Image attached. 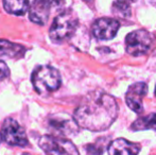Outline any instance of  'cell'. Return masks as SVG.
Segmentation results:
<instances>
[{"mask_svg":"<svg viewBox=\"0 0 156 155\" xmlns=\"http://www.w3.org/2000/svg\"><path fill=\"white\" fill-rule=\"evenodd\" d=\"M61 82L58 70L49 65L37 67L32 75V84L39 95H47L58 89Z\"/></svg>","mask_w":156,"mask_h":155,"instance_id":"3957f363","label":"cell"},{"mask_svg":"<svg viewBox=\"0 0 156 155\" xmlns=\"http://www.w3.org/2000/svg\"><path fill=\"white\" fill-rule=\"evenodd\" d=\"M129 1H132V2H135V1H136V0H129Z\"/></svg>","mask_w":156,"mask_h":155,"instance_id":"ffe728a7","label":"cell"},{"mask_svg":"<svg viewBox=\"0 0 156 155\" xmlns=\"http://www.w3.org/2000/svg\"><path fill=\"white\" fill-rule=\"evenodd\" d=\"M26 49L18 44L0 39V60L1 58H19L23 56Z\"/></svg>","mask_w":156,"mask_h":155,"instance_id":"7c38bea8","label":"cell"},{"mask_svg":"<svg viewBox=\"0 0 156 155\" xmlns=\"http://www.w3.org/2000/svg\"><path fill=\"white\" fill-rule=\"evenodd\" d=\"M78 17L71 10L64 11L54 18L49 30V36L53 43L61 44L73 35L78 28Z\"/></svg>","mask_w":156,"mask_h":155,"instance_id":"7a4b0ae2","label":"cell"},{"mask_svg":"<svg viewBox=\"0 0 156 155\" xmlns=\"http://www.w3.org/2000/svg\"><path fill=\"white\" fill-rule=\"evenodd\" d=\"M133 131H142V130H154L156 131V113L150 114L148 116L138 118L131 125Z\"/></svg>","mask_w":156,"mask_h":155,"instance_id":"5bb4252c","label":"cell"},{"mask_svg":"<svg viewBox=\"0 0 156 155\" xmlns=\"http://www.w3.org/2000/svg\"><path fill=\"white\" fill-rule=\"evenodd\" d=\"M112 9L117 16L122 17V18H127L131 16V8L129 3H126L125 1H116Z\"/></svg>","mask_w":156,"mask_h":155,"instance_id":"9a60e30c","label":"cell"},{"mask_svg":"<svg viewBox=\"0 0 156 155\" xmlns=\"http://www.w3.org/2000/svg\"><path fill=\"white\" fill-rule=\"evenodd\" d=\"M1 136L2 140L9 146L25 148L28 145V137L23 128L12 118H8L3 122Z\"/></svg>","mask_w":156,"mask_h":155,"instance_id":"8992f818","label":"cell"},{"mask_svg":"<svg viewBox=\"0 0 156 155\" xmlns=\"http://www.w3.org/2000/svg\"><path fill=\"white\" fill-rule=\"evenodd\" d=\"M51 8V4L48 0H34L29 11L31 21L37 25H45L49 18Z\"/></svg>","mask_w":156,"mask_h":155,"instance_id":"30bf717a","label":"cell"},{"mask_svg":"<svg viewBox=\"0 0 156 155\" xmlns=\"http://www.w3.org/2000/svg\"><path fill=\"white\" fill-rule=\"evenodd\" d=\"M1 140H2V136H1V133H0V143H1Z\"/></svg>","mask_w":156,"mask_h":155,"instance_id":"d6986e66","label":"cell"},{"mask_svg":"<svg viewBox=\"0 0 156 155\" xmlns=\"http://www.w3.org/2000/svg\"><path fill=\"white\" fill-rule=\"evenodd\" d=\"M154 41L153 35L147 30H135L125 37V49L129 54L138 56L146 54Z\"/></svg>","mask_w":156,"mask_h":155,"instance_id":"277c9868","label":"cell"},{"mask_svg":"<svg viewBox=\"0 0 156 155\" xmlns=\"http://www.w3.org/2000/svg\"><path fill=\"white\" fill-rule=\"evenodd\" d=\"M107 152L111 155H115V154L135 155L140 152V145L127 141L123 138H119L112 141L111 145L108 146Z\"/></svg>","mask_w":156,"mask_h":155,"instance_id":"8fae6325","label":"cell"},{"mask_svg":"<svg viewBox=\"0 0 156 155\" xmlns=\"http://www.w3.org/2000/svg\"><path fill=\"white\" fill-rule=\"evenodd\" d=\"M84 1H85V2H91L93 0H84Z\"/></svg>","mask_w":156,"mask_h":155,"instance_id":"ac0fdd59","label":"cell"},{"mask_svg":"<svg viewBox=\"0 0 156 155\" xmlns=\"http://www.w3.org/2000/svg\"><path fill=\"white\" fill-rule=\"evenodd\" d=\"M148 93V85L144 82H138L129 87L125 95L126 104L132 111L136 113H141L144 111L142 99Z\"/></svg>","mask_w":156,"mask_h":155,"instance_id":"ba28073f","label":"cell"},{"mask_svg":"<svg viewBox=\"0 0 156 155\" xmlns=\"http://www.w3.org/2000/svg\"><path fill=\"white\" fill-rule=\"evenodd\" d=\"M29 0H3L4 10L8 13L17 16H21L29 10Z\"/></svg>","mask_w":156,"mask_h":155,"instance_id":"4fadbf2b","label":"cell"},{"mask_svg":"<svg viewBox=\"0 0 156 155\" xmlns=\"http://www.w3.org/2000/svg\"><path fill=\"white\" fill-rule=\"evenodd\" d=\"M48 1L50 2L52 8H62L65 0H48Z\"/></svg>","mask_w":156,"mask_h":155,"instance_id":"e0dca14e","label":"cell"},{"mask_svg":"<svg viewBox=\"0 0 156 155\" xmlns=\"http://www.w3.org/2000/svg\"><path fill=\"white\" fill-rule=\"evenodd\" d=\"M10 76V70L5 63L2 60H0V80H4Z\"/></svg>","mask_w":156,"mask_h":155,"instance_id":"2e32d148","label":"cell"},{"mask_svg":"<svg viewBox=\"0 0 156 155\" xmlns=\"http://www.w3.org/2000/svg\"><path fill=\"white\" fill-rule=\"evenodd\" d=\"M41 149L47 154H78L76 146L66 138L53 135H44L38 143Z\"/></svg>","mask_w":156,"mask_h":155,"instance_id":"5b68a950","label":"cell"},{"mask_svg":"<svg viewBox=\"0 0 156 155\" xmlns=\"http://www.w3.org/2000/svg\"><path fill=\"white\" fill-rule=\"evenodd\" d=\"M155 96H156V87H155Z\"/></svg>","mask_w":156,"mask_h":155,"instance_id":"44dd1931","label":"cell"},{"mask_svg":"<svg viewBox=\"0 0 156 155\" xmlns=\"http://www.w3.org/2000/svg\"><path fill=\"white\" fill-rule=\"evenodd\" d=\"M48 124L54 133L64 136L73 134L78 125L76 120H72L65 115H53L48 117Z\"/></svg>","mask_w":156,"mask_h":155,"instance_id":"9c48e42d","label":"cell"},{"mask_svg":"<svg viewBox=\"0 0 156 155\" xmlns=\"http://www.w3.org/2000/svg\"><path fill=\"white\" fill-rule=\"evenodd\" d=\"M119 27L120 23L118 20L105 17L94 21L91 28V32H93V35L99 41H108L115 37Z\"/></svg>","mask_w":156,"mask_h":155,"instance_id":"52a82bcc","label":"cell"},{"mask_svg":"<svg viewBox=\"0 0 156 155\" xmlns=\"http://www.w3.org/2000/svg\"><path fill=\"white\" fill-rule=\"evenodd\" d=\"M117 116L118 104L116 99L101 90L88 93L73 114L79 126L96 132L108 129Z\"/></svg>","mask_w":156,"mask_h":155,"instance_id":"6da1fadb","label":"cell"}]
</instances>
